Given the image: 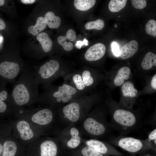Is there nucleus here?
Returning <instances> with one entry per match:
<instances>
[{"label":"nucleus","instance_id":"f257e3e1","mask_svg":"<svg viewBox=\"0 0 156 156\" xmlns=\"http://www.w3.org/2000/svg\"><path fill=\"white\" fill-rule=\"evenodd\" d=\"M39 85L35 79L32 70L25 68L14 83L10 94L12 103L20 107L38 101Z\"/></svg>","mask_w":156,"mask_h":156},{"label":"nucleus","instance_id":"f03ea898","mask_svg":"<svg viewBox=\"0 0 156 156\" xmlns=\"http://www.w3.org/2000/svg\"><path fill=\"white\" fill-rule=\"evenodd\" d=\"M38 101L56 110L82 96L75 88L64 82L59 86H43Z\"/></svg>","mask_w":156,"mask_h":156},{"label":"nucleus","instance_id":"7ed1b4c3","mask_svg":"<svg viewBox=\"0 0 156 156\" xmlns=\"http://www.w3.org/2000/svg\"><path fill=\"white\" fill-rule=\"evenodd\" d=\"M79 123L82 135L90 139L107 140L113 131L105 113L97 108L91 110Z\"/></svg>","mask_w":156,"mask_h":156},{"label":"nucleus","instance_id":"20e7f679","mask_svg":"<svg viewBox=\"0 0 156 156\" xmlns=\"http://www.w3.org/2000/svg\"><path fill=\"white\" fill-rule=\"evenodd\" d=\"M95 101L90 96H81L57 110L61 125H75L79 123L91 110Z\"/></svg>","mask_w":156,"mask_h":156},{"label":"nucleus","instance_id":"39448f33","mask_svg":"<svg viewBox=\"0 0 156 156\" xmlns=\"http://www.w3.org/2000/svg\"><path fill=\"white\" fill-rule=\"evenodd\" d=\"M32 70L36 82L46 86L52 84L58 78L63 77L74 70L71 68L61 65L57 60L51 59Z\"/></svg>","mask_w":156,"mask_h":156},{"label":"nucleus","instance_id":"423d86ee","mask_svg":"<svg viewBox=\"0 0 156 156\" xmlns=\"http://www.w3.org/2000/svg\"><path fill=\"white\" fill-rule=\"evenodd\" d=\"M142 120L139 116L130 110L118 109L113 112L109 122L113 131L119 135H124L138 129Z\"/></svg>","mask_w":156,"mask_h":156},{"label":"nucleus","instance_id":"0eeeda50","mask_svg":"<svg viewBox=\"0 0 156 156\" xmlns=\"http://www.w3.org/2000/svg\"><path fill=\"white\" fill-rule=\"evenodd\" d=\"M63 78L64 82L73 87L83 95L86 94L94 81L90 70L86 68L74 70Z\"/></svg>","mask_w":156,"mask_h":156},{"label":"nucleus","instance_id":"6e6552de","mask_svg":"<svg viewBox=\"0 0 156 156\" xmlns=\"http://www.w3.org/2000/svg\"><path fill=\"white\" fill-rule=\"evenodd\" d=\"M106 142L130 153L137 152L142 149L152 147L147 139L143 140L123 135L110 136Z\"/></svg>","mask_w":156,"mask_h":156},{"label":"nucleus","instance_id":"1a4fd4ad","mask_svg":"<svg viewBox=\"0 0 156 156\" xmlns=\"http://www.w3.org/2000/svg\"><path fill=\"white\" fill-rule=\"evenodd\" d=\"M82 134L75 125H67L59 131L58 141L61 146L70 149H75L82 143Z\"/></svg>","mask_w":156,"mask_h":156},{"label":"nucleus","instance_id":"9d476101","mask_svg":"<svg viewBox=\"0 0 156 156\" xmlns=\"http://www.w3.org/2000/svg\"><path fill=\"white\" fill-rule=\"evenodd\" d=\"M25 68L18 61H3L0 63V77L7 82L14 83Z\"/></svg>","mask_w":156,"mask_h":156},{"label":"nucleus","instance_id":"9b49d317","mask_svg":"<svg viewBox=\"0 0 156 156\" xmlns=\"http://www.w3.org/2000/svg\"><path fill=\"white\" fill-rule=\"evenodd\" d=\"M57 114V110L46 106L34 114L31 119L33 122L40 125H47L53 121L55 114Z\"/></svg>","mask_w":156,"mask_h":156},{"label":"nucleus","instance_id":"f8f14e48","mask_svg":"<svg viewBox=\"0 0 156 156\" xmlns=\"http://www.w3.org/2000/svg\"><path fill=\"white\" fill-rule=\"evenodd\" d=\"M105 51V45L101 43H97L87 49L84 55V57L85 59L88 61H96L104 56Z\"/></svg>","mask_w":156,"mask_h":156},{"label":"nucleus","instance_id":"ddd939ff","mask_svg":"<svg viewBox=\"0 0 156 156\" xmlns=\"http://www.w3.org/2000/svg\"><path fill=\"white\" fill-rule=\"evenodd\" d=\"M83 143L103 155L106 154L113 150V147L105 141L92 139H83Z\"/></svg>","mask_w":156,"mask_h":156},{"label":"nucleus","instance_id":"4468645a","mask_svg":"<svg viewBox=\"0 0 156 156\" xmlns=\"http://www.w3.org/2000/svg\"><path fill=\"white\" fill-rule=\"evenodd\" d=\"M57 143L50 140L43 141L40 145V156H56L58 149Z\"/></svg>","mask_w":156,"mask_h":156},{"label":"nucleus","instance_id":"2eb2a0df","mask_svg":"<svg viewBox=\"0 0 156 156\" xmlns=\"http://www.w3.org/2000/svg\"><path fill=\"white\" fill-rule=\"evenodd\" d=\"M138 47V42L134 40L125 44L120 50V58L123 60H126L132 57L137 52Z\"/></svg>","mask_w":156,"mask_h":156},{"label":"nucleus","instance_id":"dca6fc26","mask_svg":"<svg viewBox=\"0 0 156 156\" xmlns=\"http://www.w3.org/2000/svg\"><path fill=\"white\" fill-rule=\"evenodd\" d=\"M16 127L21 138L23 140H29L33 137V131L27 122L24 120L19 121L17 124Z\"/></svg>","mask_w":156,"mask_h":156},{"label":"nucleus","instance_id":"f3484780","mask_svg":"<svg viewBox=\"0 0 156 156\" xmlns=\"http://www.w3.org/2000/svg\"><path fill=\"white\" fill-rule=\"evenodd\" d=\"M36 38L41 44L44 52L48 53L51 51L53 42L47 33L44 32L40 33L37 35Z\"/></svg>","mask_w":156,"mask_h":156},{"label":"nucleus","instance_id":"a211bd4d","mask_svg":"<svg viewBox=\"0 0 156 156\" xmlns=\"http://www.w3.org/2000/svg\"><path fill=\"white\" fill-rule=\"evenodd\" d=\"M131 74L130 68L127 66H124L118 70L114 80V84L116 86H119L124 82L125 80L128 79Z\"/></svg>","mask_w":156,"mask_h":156},{"label":"nucleus","instance_id":"6ab92c4d","mask_svg":"<svg viewBox=\"0 0 156 156\" xmlns=\"http://www.w3.org/2000/svg\"><path fill=\"white\" fill-rule=\"evenodd\" d=\"M44 18L47 24L50 28L57 29L60 26V18L56 16L52 12L49 11L46 13Z\"/></svg>","mask_w":156,"mask_h":156},{"label":"nucleus","instance_id":"aec40b11","mask_svg":"<svg viewBox=\"0 0 156 156\" xmlns=\"http://www.w3.org/2000/svg\"><path fill=\"white\" fill-rule=\"evenodd\" d=\"M47 25L44 17L40 16L37 19L35 25L29 26L28 29V31L30 34L33 36H35L43 30Z\"/></svg>","mask_w":156,"mask_h":156},{"label":"nucleus","instance_id":"412c9836","mask_svg":"<svg viewBox=\"0 0 156 156\" xmlns=\"http://www.w3.org/2000/svg\"><path fill=\"white\" fill-rule=\"evenodd\" d=\"M142 68L148 70L153 66H156V55L151 52L147 53L145 55L141 63Z\"/></svg>","mask_w":156,"mask_h":156},{"label":"nucleus","instance_id":"4be33fe9","mask_svg":"<svg viewBox=\"0 0 156 156\" xmlns=\"http://www.w3.org/2000/svg\"><path fill=\"white\" fill-rule=\"evenodd\" d=\"M17 149V145L15 142L6 141L3 144L2 156H15Z\"/></svg>","mask_w":156,"mask_h":156},{"label":"nucleus","instance_id":"5701e85b","mask_svg":"<svg viewBox=\"0 0 156 156\" xmlns=\"http://www.w3.org/2000/svg\"><path fill=\"white\" fill-rule=\"evenodd\" d=\"M122 95L125 97L134 98L136 96L138 93L133 83L130 81L124 83L122 87Z\"/></svg>","mask_w":156,"mask_h":156},{"label":"nucleus","instance_id":"b1692460","mask_svg":"<svg viewBox=\"0 0 156 156\" xmlns=\"http://www.w3.org/2000/svg\"><path fill=\"white\" fill-rule=\"evenodd\" d=\"M96 2L95 0H75L73 4L76 9L80 11H86L92 8Z\"/></svg>","mask_w":156,"mask_h":156},{"label":"nucleus","instance_id":"393cba45","mask_svg":"<svg viewBox=\"0 0 156 156\" xmlns=\"http://www.w3.org/2000/svg\"><path fill=\"white\" fill-rule=\"evenodd\" d=\"M127 1V0H111L109 3V9L112 12H117L125 7Z\"/></svg>","mask_w":156,"mask_h":156},{"label":"nucleus","instance_id":"a878e982","mask_svg":"<svg viewBox=\"0 0 156 156\" xmlns=\"http://www.w3.org/2000/svg\"><path fill=\"white\" fill-rule=\"evenodd\" d=\"M80 148L79 153L81 156H104L103 154L84 144L81 146Z\"/></svg>","mask_w":156,"mask_h":156},{"label":"nucleus","instance_id":"bb28decb","mask_svg":"<svg viewBox=\"0 0 156 156\" xmlns=\"http://www.w3.org/2000/svg\"><path fill=\"white\" fill-rule=\"evenodd\" d=\"M10 99V96L7 91L3 90L0 92V113L6 111L8 105L5 101Z\"/></svg>","mask_w":156,"mask_h":156},{"label":"nucleus","instance_id":"cd10ccee","mask_svg":"<svg viewBox=\"0 0 156 156\" xmlns=\"http://www.w3.org/2000/svg\"><path fill=\"white\" fill-rule=\"evenodd\" d=\"M67 39L69 40V38L66 36H60L57 38V40L58 43L62 46L65 51H70L73 49L74 46L71 42L67 41Z\"/></svg>","mask_w":156,"mask_h":156},{"label":"nucleus","instance_id":"c85d7f7f","mask_svg":"<svg viewBox=\"0 0 156 156\" xmlns=\"http://www.w3.org/2000/svg\"><path fill=\"white\" fill-rule=\"evenodd\" d=\"M104 26V22L101 19H98L94 21H91L87 23L85 27L87 29H95L100 30L102 29Z\"/></svg>","mask_w":156,"mask_h":156},{"label":"nucleus","instance_id":"c756f323","mask_svg":"<svg viewBox=\"0 0 156 156\" xmlns=\"http://www.w3.org/2000/svg\"><path fill=\"white\" fill-rule=\"evenodd\" d=\"M145 31L148 34L156 37V21L153 19L149 20L146 24Z\"/></svg>","mask_w":156,"mask_h":156},{"label":"nucleus","instance_id":"7c9ffc66","mask_svg":"<svg viewBox=\"0 0 156 156\" xmlns=\"http://www.w3.org/2000/svg\"><path fill=\"white\" fill-rule=\"evenodd\" d=\"M131 2L133 6L137 9H143L146 5V1L145 0H132Z\"/></svg>","mask_w":156,"mask_h":156},{"label":"nucleus","instance_id":"2f4dec72","mask_svg":"<svg viewBox=\"0 0 156 156\" xmlns=\"http://www.w3.org/2000/svg\"><path fill=\"white\" fill-rule=\"evenodd\" d=\"M151 144L152 147L156 145V128H155L148 134L146 139Z\"/></svg>","mask_w":156,"mask_h":156},{"label":"nucleus","instance_id":"473e14b6","mask_svg":"<svg viewBox=\"0 0 156 156\" xmlns=\"http://www.w3.org/2000/svg\"><path fill=\"white\" fill-rule=\"evenodd\" d=\"M112 50L114 54L117 56H119L120 54V50L117 44L115 42L112 44Z\"/></svg>","mask_w":156,"mask_h":156},{"label":"nucleus","instance_id":"72a5a7b5","mask_svg":"<svg viewBox=\"0 0 156 156\" xmlns=\"http://www.w3.org/2000/svg\"><path fill=\"white\" fill-rule=\"evenodd\" d=\"M70 38V41H73L76 38V34L75 31L73 29H70L67 31L66 35Z\"/></svg>","mask_w":156,"mask_h":156},{"label":"nucleus","instance_id":"f704fd0d","mask_svg":"<svg viewBox=\"0 0 156 156\" xmlns=\"http://www.w3.org/2000/svg\"><path fill=\"white\" fill-rule=\"evenodd\" d=\"M88 45V40L86 38H84L83 41L79 40L76 42L75 46L78 48L80 49L83 45Z\"/></svg>","mask_w":156,"mask_h":156},{"label":"nucleus","instance_id":"c9c22d12","mask_svg":"<svg viewBox=\"0 0 156 156\" xmlns=\"http://www.w3.org/2000/svg\"><path fill=\"white\" fill-rule=\"evenodd\" d=\"M151 85L152 87L154 90L156 89V74H155L152 78Z\"/></svg>","mask_w":156,"mask_h":156},{"label":"nucleus","instance_id":"e433bc0d","mask_svg":"<svg viewBox=\"0 0 156 156\" xmlns=\"http://www.w3.org/2000/svg\"><path fill=\"white\" fill-rule=\"evenodd\" d=\"M6 27L5 24L3 20L0 18V30L4 29Z\"/></svg>","mask_w":156,"mask_h":156},{"label":"nucleus","instance_id":"4c0bfd02","mask_svg":"<svg viewBox=\"0 0 156 156\" xmlns=\"http://www.w3.org/2000/svg\"><path fill=\"white\" fill-rule=\"evenodd\" d=\"M35 0H21V1L25 4H31L34 3Z\"/></svg>","mask_w":156,"mask_h":156},{"label":"nucleus","instance_id":"58836bf2","mask_svg":"<svg viewBox=\"0 0 156 156\" xmlns=\"http://www.w3.org/2000/svg\"><path fill=\"white\" fill-rule=\"evenodd\" d=\"M3 146L0 143V156H1L3 153Z\"/></svg>","mask_w":156,"mask_h":156},{"label":"nucleus","instance_id":"ea45409f","mask_svg":"<svg viewBox=\"0 0 156 156\" xmlns=\"http://www.w3.org/2000/svg\"><path fill=\"white\" fill-rule=\"evenodd\" d=\"M5 1L4 0H0V6H3L4 3Z\"/></svg>","mask_w":156,"mask_h":156},{"label":"nucleus","instance_id":"a19ab883","mask_svg":"<svg viewBox=\"0 0 156 156\" xmlns=\"http://www.w3.org/2000/svg\"><path fill=\"white\" fill-rule=\"evenodd\" d=\"M114 27L115 28H116L117 27V26L116 24L115 25Z\"/></svg>","mask_w":156,"mask_h":156},{"label":"nucleus","instance_id":"79ce46f5","mask_svg":"<svg viewBox=\"0 0 156 156\" xmlns=\"http://www.w3.org/2000/svg\"><path fill=\"white\" fill-rule=\"evenodd\" d=\"M2 40V38L1 37H0V42H1V41Z\"/></svg>","mask_w":156,"mask_h":156},{"label":"nucleus","instance_id":"37998d69","mask_svg":"<svg viewBox=\"0 0 156 156\" xmlns=\"http://www.w3.org/2000/svg\"><path fill=\"white\" fill-rule=\"evenodd\" d=\"M120 16H118V17H120Z\"/></svg>","mask_w":156,"mask_h":156}]
</instances>
